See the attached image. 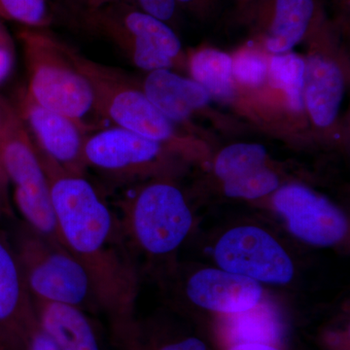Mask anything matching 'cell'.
Segmentation results:
<instances>
[{"instance_id": "30bf717a", "label": "cell", "mask_w": 350, "mask_h": 350, "mask_svg": "<svg viewBox=\"0 0 350 350\" xmlns=\"http://www.w3.org/2000/svg\"><path fill=\"white\" fill-rule=\"evenodd\" d=\"M273 206L286 220L290 232L312 245L340 243L347 232L345 214L321 196L301 185H287L273 196Z\"/></svg>"}, {"instance_id": "d4e9b609", "label": "cell", "mask_w": 350, "mask_h": 350, "mask_svg": "<svg viewBox=\"0 0 350 350\" xmlns=\"http://www.w3.org/2000/svg\"><path fill=\"white\" fill-rule=\"evenodd\" d=\"M135 5L163 22L174 18L176 10L175 0H133Z\"/></svg>"}, {"instance_id": "8992f818", "label": "cell", "mask_w": 350, "mask_h": 350, "mask_svg": "<svg viewBox=\"0 0 350 350\" xmlns=\"http://www.w3.org/2000/svg\"><path fill=\"white\" fill-rule=\"evenodd\" d=\"M68 51L92 88L101 118L161 144L174 139V123L154 107L142 88L135 86L117 69L89 59L68 44Z\"/></svg>"}, {"instance_id": "ffe728a7", "label": "cell", "mask_w": 350, "mask_h": 350, "mask_svg": "<svg viewBox=\"0 0 350 350\" xmlns=\"http://www.w3.org/2000/svg\"><path fill=\"white\" fill-rule=\"evenodd\" d=\"M228 319V332L236 345H269L280 335L276 313L268 305L259 303L245 312L231 313Z\"/></svg>"}, {"instance_id": "1f68e13d", "label": "cell", "mask_w": 350, "mask_h": 350, "mask_svg": "<svg viewBox=\"0 0 350 350\" xmlns=\"http://www.w3.org/2000/svg\"><path fill=\"white\" fill-rule=\"evenodd\" d=\"M193 1H195V0H175V2H176V3H184V4L191 3V2H193Z\"/></svg>"}, {"instance_id": "f546056e", "label": "cell", "mask_w": 350, "mask_h": 350, "mask_svg": "<svg viewBox=\"0 0 350 350\" xmlns=\"http://www.w3.org/2000/svg\"><path fill=\"white\" fill-rule=\"evenodd\" d=\"M229 350H280L269 345L264 344H239L232 345Z\"/></svg>"}, {"instance_id": "5bb4252c", "label": "cell", "mask_w": 350, "mask_h": 350, "mask_svg": "<svg viewBox=\"0 0 350 350\" xmlns=\"http://www.w3.org/2000/svg\"><path fill=\"white\" fill-rule=\"evenodd\" d=\"M189 299L200 308L221 313H238L254 308L262 299L256 280L224 269H206L189 280Z\"/></svg>"}, {"instance_id": "4fadbf2b", "label": "cell", "mask_w": 350, "mask_h": 350, "mask_svg": "<svg viewBox=\"0 0 350 350\" xmlns=\"http://www.w3.org/2000/svg\"><path fill=\"white\" fill-rule=\"evenodd\" d=\"M261 144H237L226 147L215 161V174L224 184L228 197L258 199L275 192L278 175L267 165Z\"/></svg>"}, {"instance_id": "603a6c76", "label": "cell", "mask_w": 350, "mask_h": 350, "mask_svg": "<svg viewBox=\"0 0 350 350\" xmlns=\"http://www.w3.org/2000/svg\"><path fill=\"white\" fill-rule=\"evenodd\" d=\"M232 78L250 88L262 86L269 77V62L259 51L246 48L232 57Z\"/></svg>"}, {"instance_id": "d6986e66", "label": "cell", "mask_w": 350, "mask_h": 350, "mask_svg": "<svg viewBox=\"0 0 350 350\" xmlns=\"http://www.w3.org/2000/svg\"><path fill=\"white\" fill-rule=\"evenodd\" d=\"M193 80L207 93L219 100H230L234 96L232 57L221 51L206 48L198 51L190 59Z\"/></svg>"}, {"instance_id": "ac0fdd59", "label": "cell", "mask_w": 350, "mask_h": 350, "mask_svg": "<svg viewBox=\"0 0 350 350\" xmlns=\"http://www.w3.org/2000/svg\"><path fill=\"white\" fill-rule=\"evenodd\" d=\"M314 0H273L267 16V49L273 54L289 53L310 31L315 19Z\"/></svg>"}, {"instance_id": "7402d4cb", "label": "cell", "mask_w": 350, "mask_h": 350, "mask_svg": "<svg viewBox=\"0 0 350 350\" xmlns=\"http://www.w3.org/2000/svg\"><path fill=\"white\" fill-rule=\"evenodd\" d=\"M0 19L29 29H46L52 23V14L47 0H0Z\"/></svg>"}, {"instance_id": "52a82bcc", "label": "cell", "mask_w": 350, "mask_h": 350, "mask_svg": "<svg viewBox=\"0 0 350 350\" xmlns=\"http://www.w3.org/2000/svg\"><path fill=\"white\" fill-rule=\"evenodd\" d=\"M126 227L142 250L155 256L178 247L192 227L193 218L184 196L167 182L144 186L124 202Z\"/></svg>"}, {"instance_id": "484cf974", "label": "cell", "mask_w": 350, "mask_h": 350, "mask_svg": "<svg viewBox=\"0 0 350 350\" xmlns=\"http://www.w3.org/2000/svg\"><path fill=\"white\" fill-rule=\"evenodd\" d=\"M22 350H59L56 345L42 330L40 327L34 329L25 340Z\"/></svg>"}, {"instance_id": "4dcf8cb0", "label": "cell", "mask_w": 350, "mask_h": 350, "mask_svg": "<svg viewBox=\"0 0 350 350\" xmlns=\"http://www.w3.org/2000/svg\"><path fill=\"white\" fill-rule=\"evenodd\" d=\"M11 213L10 200L5 199L0 193V218Z\"/></svg>"}, {"instance_id": "4316f807", "label": "cell", "mask_w": 350, "mask_h": 350, "mask_svg": "<svg viewBox=\"0 0 350 350\" xmlns=\"http://www.w3.org/2000/svg\"><path fill=\"white\" fill-rule=\"evenodd\" d=\"M12 105H9L7 101L0 98V138H1L2 131H3L4 126H5L7 117H8L9 112L12 109ZM9 188L10 187H9L8 181H7L5 174H4L3 170H2L1 162H0V193L5 199L10 200Z\"/></svg>"}, {"instance_id": "44dd1931", "label": "cell", "mask_w": 350, "mask_h": 350, "mask_svg": "<svg viewBox=\"0 0 350 350\" xmlns=\"http://www.w3.org/2000/svg\"><path fill=\"white\" fill-rule=\"evenodd\" d=\"M306 62L298 55L285 53L275 55L269 63V77L273 84L282 90L293 111L303 110V90Z\"/></svg>"}, {"instance_id": "7c38bea8", "label": "cell", "mask_w": 350, "mask_h": 350, "mask_svg": "<svg viewBox=\"0 0 350 350\" xmlns=\"http://www.w3.org/2000/svg\"><path fill=\"white\" fill-rule=\"evenodd\" d=\"M163 152V144L115 126L90 133L85 161L87 167L122 178L155 165Z\"/></svg>"}, {"instance_id": "83f0119b", "label": "cell", "mask_w": 350, "mask_h": 350, "mask_svg": "<svg viewBox=\"0 0 350 350\" xmlns=\"http://www.w3.org/2000/svg\"><path fill=\"white\" fill-rule=\"evenodd\" d=\"M155 350H207L204 342L197 338H188L177 342H169Z\"/></svg>"}, {"instance_id": "f1b7e54d", "label": "cell", "mask_w": 350, "mask_h": 350, "mask_svg": "<svg viewBox=\"0 0 350 350\" xmlns=\"http://www.w3.org/2000/svg\"><path fill=\"white\" fill-rule=\"evenodd\" d=\"M113 1H115V0H71L77 12L78 11L98 8V7L105 5V4Z\"/></svg>"}, {"instance_id": "9c48e42d", "label": "cell", "mask_w": 350, "mask_h": 350, "mask_svg": "<svg viewBox=\"0 0 350 350\" xmlns=\"http://www.w3.org/2000/svg\"><path fill=\"white\" fill-rule=\"evenodd\" d=\"M16 109L41 155L66 172L85 174V144L91 131L86 125L41 107L25 92Z\"/></svg>"}, {"instance_id": "cb8c5ba5", "label": "cell", "mask_w": 350, "mask_h": 350, "mask_svg": "<svg viewBox=\"0 0 350 350\" xmlns=\"http://www.w3.org/2000/svg\"><path fill=\"white\" fill-rule=\"evenodd\" d=\"M16 49L4 21L0 19V85L10 77L15 68Z\"/></svg>"}, {"instance_id": "ba28073f", "label": "cell", "mask_w": 350, "mask_h": 350, "mask_svg": "<svg viewBox=\"0 0 350 350\" xmlns=\"http://www.w3.org/2000/svg\"><path fill=\"white\" fill-rule=\"evenodd\" d=\"M214 257L230 273L271 284H286L293 278V262L269 232L241 226L226 232L216 244Z\"/></svg>"}, {"instance_id": "277c9868", "label": "cell", "mask_w": 350, "mask_h": 350, "mask_svg": "<svg viewBox=\"0 0 350 350\" xmlns=\"http://www.w3.org/2000/svg\"><path fill=\"white\" fill-rule=\"evenodd\" d=\"M13 245L32 298L83 310L98 306L87 271L62 244L24 224Z\"/></svg>"}, {"instance_id": "8fae6325", "label": "cell", "mask_w": 350, "mask_h": 350, "mask_svg": "<svg viewBox=\"0 0 350 350\" xmlns=\"http://www.w3.org/2000/svg\"><path fill=\"white\" fill-rule=\"evenodd\" d=\"M38 322L12 241L0 231V350H22Z\"/></svg>"}, {"instance_id": "e0dca14e", "label": "cell", "mask_w": 350, "mask_h": 350, "mask_svg": "<svg viewBox=\"0 0 350 350\" xmlns=\"http://www.w3.org/2000/svg\"><path fill=\"white\" fill-rule=\"evenodd\" d=\"M33 304L39 327L57 349L101 350L96 331L85 310L38 299H33Z\"/></svg>"}, {"instance_id": "5b68a950", "label": "cell", "mask_w": 350, "mask_h": 350, "mask_svg": "<svg viewBox=\"0 0 350 350\" xmlns=\"http://www.w3.org/2000/svg\"><path fill=\"white\" fill-rule=\"evenodd\" d=\"M0 162L25 224L59 243L47 176L15 107L9 112L0 138Z\"/></svg>"}, {"instance_id": "7a4b0ae2", "label": "cell", "mask_w": 350, "mask_h": 350, "mask_svg": "<svg viewBox=\"0 0 350 350\" xmlns=\"http://www.w3.org/2000/svg\"><path fill=\"white\" fill-rule=\"evenodd\" d=\"M27 69L25 93L41 107L81 122L90 130L89 120L100 117L89 82L69 56L68 44L45 29L20 31Z\"/></svg>"}, {"instance_id": "6da1fadb", "label": "cell", "mask_w": 350, "mask_h": 350, "mask_svg": "<svg viewBox=\"0 0 350 350\" xmlns=\"http://www.w3.org/2000/svg\"><path fill=\"white\" fill-rule=\"evenodd\" d=\"M38 155L49 184L59 243L87 271L98 308L115 327L123 325L133 286L118 220L85 174H71Z\"/></svg>"}, {"instance_id": "2e32d148", "label": "cell", "mask_w": 350, "mask_h": 350, "mask_svg": "<svg viewBox=\"0 0 350 350\" xmlns=\"http://www.w3.org/2000/svg\"><path fill=\"white\" fill-rule=\"evenodd\" d=\"M142 90L154 107L172 123L186 121L193 113L206 107L211 98L194 80L181 77L170 69L150 71Z\"/></svg>"}, {"instance_id": "3957f363", "label": "cell", "mask_w": 350, "mask_h": 350, "mask_svg": "<svg viewBox=\"0 0 350 350\" xmlns=\"http://www.w3.org/2000/svg\"><path fill=\"white\" fill-rule=\"evenodd\" d=\"M78 14L86 29L115 44L148 72L174 68L180 57L181 42L172 27L128 0Z\"/></svg>"}, {"instance_id": "9a60e30c", "label": "cell", "mask_w": 350, "mask_h": 350, "mask_svg": "<svg viewBox=\"0 0 350 350\" xmlns=\"http://www.w3.org/2000/svg\"><path fill=\"white\" fill-rule=\"evenodd\" d=\"M345 94V77L336 62L312 55L306 62L304 107L313 124L327 128L335 122Z\"/></svg>"}]
</instances>
